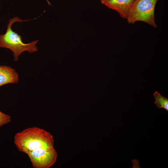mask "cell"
<instances>
[{"mask_svg":"<svg viewBox=\"0 0 168 168\" xmlns=\"http://www.w3.org/2000/svg\"><path fill=\"white\" fill-rule=\"evenodd\" d=\"M14 141L18 150L26 154L39 148L54 147L52 135L37 127L29 128L17 133L14 136Z\"/></svg>","mask_w":168,"mask_h":168,"instance_id":"1","label":"cell"},{"mask_svg":"<svg viewBox=\"0 0 168 168\" xmlns=\"http://www.w3.org/2000/svg\"><path fill=\"white\" fill-rule=\"evenodd\" d=\"M32 19L23 20L17 16L10 19L5 33L0 34V47L11 50L13 53L15 61H17L19 56L24 51H27L31 53L38 50L36 44L39 40L27 44L24 43L22 40L21 36L13 31L12 28V24L15 22H21Z\"/></svg>","mask_w":168,"mask_h":168,"instance_id":"2","label":"cell"},{"mask_svg":"<svg viewBox=\"0 0 168 168\" xmlns=\"http://www.w3.org/2000/svg\"><path fill=\"white\" fill-rule=\"evenodd\" d=\"M158 0H136L126 19L128 24L138 21L145 22L156 28L155 9Z\"/></svg>","mask_w":168,"mask_h":168,"instance_id":"3","label":"cell"},{"mask_svg":"<svg viewBox=\"0 0 168 168\" xmlns=\"http://www.w3.org/2000/svg\"><path fill=\"white\" fill-rule=\"evenodd\" d=\"M34 168H48L56 162L57 154L54 147L39 148L27 152Z\"/></svg>","mask_w":168,"mask_h":168,"instance_id":"4","label":"cell"},{"mask_svg":"<svg viewBox=\"0 0 168 168\" xmlns=\"http://www.w3.org/2000/svg\"><path fill=\"white\" fill-rule=\"evenodd\" d=\"M136 0H110L104 5L114 10L123 19H127L130 9Z\"/></svg>","mask_w":168,"mask_h":168,"instance_id":"5","label":"cell"},{"mask_svg":"<svg viewBox=\"0 0 168 168\" xmlns=\"http://www.w3.org/2000/svg\"><path fill=\"white\" fill-rule=\"evenodd\" d=\"M19 75L15 70L7 65L0 66V86L8 83H17Z\"/></svg>","mask_w":168,"mask_h":168,"instance_id":"6","label":"cell"},{"mask_svg":"<svg viewBox=\"0 0 168 168\" xmlns=\"http://www.w3.org/2000/svg\"><path fill=\"white\" fill-rule=\"evenodd\" d=\"M155 101L154 103L156 106L158 108H163L168 111V99L161 95L157 91H156L153 94Z\"/></svg>","mask_w":168,"mask_h":168,"instance_id":"7","label":"cell"},{"mask_svg":"<svg viewBox=\"0 0 168 168\" xmlns=\"http://www.w3.org/2000/svg\"><path fill=\"white\" fill-rule=\"evenodd\" d=\"M11 117L9 115L0 111V127L11 122Z\"/></svg>","mask_w":168,"mask_h":168,"instance_id":"8","label":"cell"},{"mask_svg":"<svg viewBox=\"0 0 168 168\" xmlns=\"http://www.w3.org/2000/svg\"><path fill=\"white\" fill-rule=\"evenodd\" d=\"M110 0H100L102 4H104L105 2Z\"/></svg>","mask_w":168,"mask_h":168,"instance_id":"9","label":"cell"},{"mask_svg":"<svg viewBox=\"0 0 168 168\" xmlns=\"http://www.w3.org/2000/svg\"><path fill=\"white\" fill-rule=\"evenodd\" d=\"M47 3H48V5H51V3L49 2V1L48 0H46Z\"/></svg>","mask_w":168,"mask_h":168,"instance_id":"10","label":"cell"}]
</instances>
